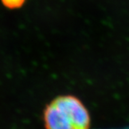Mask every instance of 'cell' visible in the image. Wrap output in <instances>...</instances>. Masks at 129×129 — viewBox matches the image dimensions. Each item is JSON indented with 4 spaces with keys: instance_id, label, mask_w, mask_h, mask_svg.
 I'll return each instance as SVG.
<instances>
[{
    "instance_id": "obj_1",
    "label": "cell",
    "mask_w": 129,
    "mask_h": 129,
    "mask_svg": "<svg viewBox=\"0 0 129 129\" xmlns=\"http://www.w3.org/2000/svg\"><path fill=\"white\" fill-rule=\"evenodd\" d=\"M46 129H89L90 115L84 104L72 95L59 96L45 107Z\"/></svg>"
},
{
    "instance_id": "obj_2",
    "label": "cell",
    "mask_w": 129,
    "mask_h": 129,
    "mask_svg": "<svg viewBox=\"0 0 129 129\" xmlns=\"http://www.w3.org/2000/svg\"><path fill=\"white\" fill-rule=\"evenodd\" d=\"M3 6L6 8L11 9H18L20 8L25 3L26 0H1Z\"/></svg>"
}]
</instances>
